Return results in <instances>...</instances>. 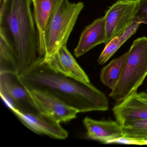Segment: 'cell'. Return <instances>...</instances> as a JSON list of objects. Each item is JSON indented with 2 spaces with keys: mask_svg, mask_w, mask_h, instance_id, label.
<instances>
[{
  "mask_svg": "<svg viewBox=\"0 0 147 147\" xmlns=\"http://www.w3.org/2000/svg\"><path fill=\"white\" fill-rule=\"evenodd\" d=\"M106 41L105 20L103 17L95 20L83 30L74 51L75 56L80 57L95 46L106 44Z\"/></svg>",
  "mask_w": 147,
  "mask_h": 147,
  "instance_id": "7c38bea8",
  "label": "cell"
},
{
  "mask_svg": "<svg viewBox=\"0 0 147 147\" xmlns=\"http://www.w3.org/2000/svg\"></svg>",
  "mask_w": 147,
  "mask_h": 147,
  "instance_id": "44dd1931",
  "label": "cell"
},
{
  "mask_svg": "<svg viewBox=\"0 0 147 147\" xmlns=\"http://www.w3.org/2000/svg\"><path fill=\"white\" fill-rule=\"evenodd\" d=\"M18 74V65L13 46L5 32L0 29V73Z\"/></svg>",
  "mask_w": 147,
  "mask_h": 147,
  "instance_id": "5bb4252c",
  "label": "cell"
},
{
  "mask_svg": "<svg viewBox=\"0 0 147 147\" xmlns=\"http://www.w3.org/2000/svg\"><path fill=\"white\" fill-rule=\"evenodd\" d=\"M136 17L141 24L147 25V0H139L138 10Z\"/></svg>",
  "mask_w": 147,
  "mask_h": 147,
  "instance_id": "d6986e66",
  "label": "cell"
},
{
  "mask_svg": "<svg viewBox=\"0 0 147 147\" xmlns=\"http://www.w3.org/2000/svg\"><path fill=\"white\" fill-rule=\"evenodd\" d=\"M147 76V37L134 40L122 74L109 96L118 103L136 92Z\"/></svg>",
  "mask_w": 147,
  "mask_h": 147,
  "instance_id": "277c9868",
  "label": "cell"
},
{
  "mask_svg": "<svg viewBox=\"0 0 147 147\" xmlns=\"http://www.w3.org/2000/svg\"><path fill=\"white\" fill-rule=\"evenodd\" d=\"M83 2L56 0L46 29L44 61L51 59L60 49L67 45L69 38L83 9Z\"/></svg>",
  "mask_w": 147,
  "mask_h": 147,
  "instance_id": "3957f363",
  "label": "cell"
},
{
  "mask_svg": "<svg viewBox=\"0 0 147 147\" xmlns=\"http://www.w3.org/2000/svg\"><path fill=\"white\" fill-rule=\"evenodd\" d=\"M139 0H118L106 11V45L119 36L131 24L138 10Z\"/></svg>",
  "mask_w": 147,
  "mask_h": 147,
  "instance_id": "8992f818",
  "label": "cell"
},
{
  "mask_svg": "<svg viewBox=\"0 0 147 147\" xmlns=\"http://www.w3.org/2000/svg\"><path fill=\"white\" fill-rule=\"evenodd\" d=\"M121 46L118 36L113 38L105 45V49L100 55L98 60V64L103 65L105 63Z\"/></svg>",
  "mask_w": 147,
  "mask_h": 147,
  "instance_id": "e0dca14e",
  "label": "cell"
},
{
  "mask_svg": "<svg viewBox=\"0 0 147 147\" xmlns=\"http://www.w3.org/2000/svg\"><path fill=\"white\" fill-rule=\"evenodd\" d=\"M11 111L24 125L37 134L61 140L66 139L68 137V132L61 126L60 123L37 110Z\"/></svg>",
  "mask_w": 147,
  "mask_h": 147,
  "instance_id": "ba28073f",
  "label": "cell"
},
{
  "mask_svg": "<svg viewBox=\"0 0 147 147\" xmlns=\"http://www.w3.org/2000/svg\"><path fill=\"white\" fill-rule=\"evenodd\" d=\"M38 111L61 123L76 118L80 111L63 103L49 93L27 89Z\"/></svg>",
  "mask_w": 147,
  "mask_h": 147,
  "instance_id": "52a82bcc",
  "label": "cell"
},
{
  "mask_svg": "<svg viewBox=\"0 0 147 147\" xmlns=\"http://www.w3.org/2000/svg\"><path fill=\"white\" fill-rule=\"evenodd\" d=\"M32 4V0H0V29L7 35L14 48L19 75L25 73L39 57Z\"/></svg>",
  "mask_w": 147,
  "mask_h": 147,
  "instance_id": "7a4b0ae2",
  "label": "cell"
},
{
  "mask_svg": "<svg viewBox=\"0 0 147 147\" xmlns=\"http://www.w3.org/2000/svg\"><path fill=\"white\" fill-rule=\"evenodd\" d=\"M141 141L142 142L143 144H147V137Z\"/></svg>",
  "mask_w": 147,
  "mask_h": 147,
  "instance_id": "ffe728a7",
  "label": "cell"
},
{
  "mask_svg": "<svg viewBox=\"0 0 147 147\" xmlns=\"http://www.w3.org/2000/svg\"><path fill=\"white\" fill-rule=\"evenodd\" d=\"M141 24L139 20L135 16L131 24L124 30L120 36H118L121 45H123L132 35L136 33Z\"/></svg>",
  "mask_w": 147,
  "mask_h": 147,
  "instance_id": "ac0fdd59",
  "label": "cell"
},
{
  "mask_svg": "<svg viewBox=\"0 0 147 147\" xmlns=\"http://www.w3.org/2000/svg\"><path fill=\"white\" fill-rule=\"evenodd\" d=\"M56 0H32L33 14L37 32L39 57L45 52V35Z\"/></svg>",
  "mask_w": 147,
  "mask_h": 147,
  "instance_id": "4fadbf2b",
  "label": "cell"
},
{
  "mask_svg": "<svg viewBox=\"0 0 147 147\" xmlns=\"http://www.w3.org/2000/svg\"><path fill=\"white\" fill-rule=\"evenodd\" d=\"M121 126L123 138L141 141L147 137V119L129 121Z\"/></svg>",
  "mask_w": 147,
  "mask_h": 147,
  "instance_id": "2e32d148",
  "label": "cell"
},
{
  "mask_svg": "<svg viewBox=\"0 0 147 147\" xmlns=\"http://www.w3.org/2000/svg\"><path fill=\"white\" fill-rule=\"evenodd\" d=\"M0 94L1 98L11 111L37 110L28 90L20 80L18 74L0 73Z\"/></svg>",
  "mask_w": 147,
  "mask_h": 147,
  "instance_id": "5b68a950",
  "label": "cell"
},
{
  "mask_svg": "<svg viewBox=\"0 0 147 147\" xmlns=\"http://www.w3.org/2000/svg\"><path fill=\"white\" fill-rule=\"evenodd\" d=\"M83 123L87 130V137L89 139L111 143L123 138L122 126L117 121H98L86 117Z\"/></svg>",
  "mask_w": 147,
  "mask_h": 147,
  "instance_id": "30bf717a",
  "label": "cell"
},
{
  "mask_svg": "<svg viewBox=\"0 0 147 147\" xmlns=\"http://www.w3.org/2000/svg\"><path fill=\"white\" fill-rule=\"evenodd\" d=\"M117 121L123 125L133 120L147 119V93L132 94L113 109Z\"/></svg>",
  "mask_w": 147,
  "mask_h": 147,
  "instance_id": "9c48e42d",
  "label": "cell"
},
{
  "mask_svg": "<svg viewBox=\"0 0 147 147\" xmlns=\"http://www.w3.org/2000/svg\"><path fill=\"white\" fill-rule=\"evenodd\" d=\"M19 77L27 89L49 93L80 113L109 109V101L104 93L91 83L82 82L53 70L42 57Z\"/></svg>",
  "mask_w": 147,
  "mask_h": 147,
  "instance_id": "6da1fadb",
  "label": "cell"
},
{
  "mask_svg": "<svg viewBox=\"0 0 147 147\" xmlns=\"http://www.w3.org/2000/svg\"><path fill=\"white\" fill-rule=\"evenodd\" d=\"M128 52L119 57L113 59L108 65L103 67L100 72L101 82L110 89L115 88L120 79L127 58Z\"/></svg>",
  "mask_w": 147,
  "mask_h": 147,
  "instance_id": "9a60e30c",
  "label": "cell"
},
{
  "mask_svg": "<svg viewBox=\"0 0 147 147\" xmlns=\"http://www.w3.org/2000/svg\"><path fill=\"white\" fill-rule=\"evenodd\" d=\"M46 63L51 68L65 76L82 82L90 83L88 76L68 50L67 45L62 47Z\"/></svg>",
  "mask_w": 147,
  "mask_h": 147,
  "instance_id": "8fae6325",
  "label": "cell"
}]
</instances>
